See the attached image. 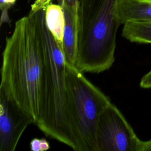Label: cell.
I'll list each match as a JSON object with an SVG mask.
<instances>
[{
    "label": "cell",
    "mask_w": 151,
    "mask_h": 151,
    "mask_svg": "<svg viewBox=\"0 0 151 151\" xmlns=\"http://www.w3.org/2000/svg\"><path fill=\"white\" fill-rule=\"evenodd\" d=\"M34 119L0 90V150L14 151Z\"/></svg>",
    "instance_id": "8992f818"
},
{
    "label": "cell",
    "mask_w": 151,
    "mask_h": 151,
    "mask_svg": "<svg viewBox=\"0 0 151 151\" xmlns=\"http://www.w3.org/2000/svg\"><path fill=\"white\" fill-rule=\"evenodd\" d=\"M45 7L18 19L2 52L0 90L29 115H40L44 68L42 24Z\"/></svg>",
    "instance_id": "6da1fadb"
},
{
    "label": "cell",
    "mask_w": 151,
    "mask_h": 151,
    "mask_svg": "<svg viewBox=\"0 0 151 151\" xmlns=\"http://www.w3.org/2000/svg\"><path fill=\"white\" fill-rule=\"evenodd\" d=\"M44 68L41 84L40 110L36 123L46 135L77 151L65 76V62L45 22L42 24Z\"/></svg>",
    "instance_id": "7a4b0ae2"
},
{
    "label": "cell",
    "mask_w": 151,
    "mask_h": 151,
    "mask_svg": "<svg viewBox=\"0 0 151 151\" xmlns=\"http://www.w3.org/2000/svg\"><path fill=\"white\" fill-rule=\"evenodd\" d=\"M123 25L124 38L132 42L151 44V22H127Z\"/></svg>",
    "instance_id": "30bf717a"
},
{
    "label": "cell",
    "mask_w": 151,
    "mask_h": 151,
    "mask_svg": "<svg viewBox=\"0 0 151 151\" xmlns=\"http://www.w3.org/2000/svg\"><path fill=\"white\" fill-rule=\"evenodd\" d=\"M30 147L32 151H46L50 148V146L45 139L34 138L30 142Z\"/></svg>",
    "instance_id": "7c38bea8"
},
{
    "label": "cell",
    "mask_w": 151,
    "mask_h": 151,
    "mask_svg": "<svg viewBox=\"0 0 151 151\" xmlns=\"http://www.w3.org/2000/svg\"><path fill=\"white\" fill-rule=\"evenodd\" d=\"M140 140L112 103L101 113L96 129L97 151H138Z\"/></svg>",
    "instance_id": "5b68a950"
},
{
    "label": "cell",
    "mask_w": 151,
    "mask_h": 151,
    "mask_svg": "<svg viewBox=\"0 0 151 151\" xmlns=\"http://www.w3.org/2000/svg\"><path fill=\"white\" fill-rule=\"evenodd\" d=\"M65 76L77 151H97L98 120L101 113L111 101L84 76L82 71L67 62Z\"/></svg>",
    "instance_id": "277c9868"
},
{
    "label": "cell",
    "mask_w": 151,
    "mask_h": 151,
    "mask_svg": "<svg viewBox=\"0 0 151 151\" xmlns=\"http://www.w3.org/2000/svg\"><path fill=\"white\" fill-rule=\"evenodd\" d=\"M138 151H151V139L147 141L140 140Z\"/></svg>",
    "instance_id": "9a60e30c"
},
{
    "label": "cell",
    "mask_w": 151,
    "mask_h": 151,
    "mask_svg": "<svg viewBox=\"0 0 151 151\" xmlns=\"http://www.w3.org/2000/svg\"><path fill=\"white\" fill-rule=\"evenodd\" d=\"M117 1L78 0L76 67L83 73H100L114 62Z\"/></svg>",
    "instance_id": "3957f363"
},
{
    "label": "cell",
    "mask_w": 151,
    "mask_h": 151,
    "mask_svg": "<svg viewBox=\"0 0 151 151\" xmlns=\"http://www.w3.org/2000/svg\"><path fill=\"white\" fill-rule=\"evenodd\" d=\"M58 1L63 8L65 17L61 51L65 61L76 67L78 0H58Z\"/></svg>",
    "instance_id": "52a82bcc"
},
{
    "label": "cell",
    "mask_w": 151,
    "mask_h": 151,
    "mask_svg": "<svg viewBox=\"0 0 151 151\" xmlns=\"http://www.w3.org/2000/svg\"><path fill=\"white\" fill-rule=\"evenodd\" d=\"M51 2L52 0H35L34 4L31 5V11H35L39 9L44 8Z\"/></svg>",
    "instance_id": "4fadbf2b"
},
{
    "label": "cell",
    "mask_w": 151,
    "mask_h": 151,
    "mask_svg": "<svg viewBox=\"0 0 151 151\" xmlns=\"http://www.w3.org/2000/svg\"><path fill=\"white\" fill-rule=\"evenodd\" d=\"M140 86L143 88H151V70L142 78Z\"/></svg>",
    "instance_id": "5bb4252c"
},
{
    "label": "cell",
    "mask_w": 151,
    "mask_h": 151,
    "mask_svg": "<svg viewBox=\"0 0 151 151\" xmlns=\"http://www.w3.org/2000/svg\"><path fill=\"white\" fill-rule=\"evenodd\" d=\"M15 1L16 0H0L1 25L3 23L10 24L11 20L8 15V11L15 4Z\"/></svg>",
    "instance_id": "8fae6325"
},
{
    "label": "cell",
    "mask_w": 151,
    "mask_h": 151,
    "mask_svg": "<svg viewBox=\"0 0 151 151\" xmlns=\"http://www.w3.org/2000/svg\"><path fill=\"white\" fill-rule=\"evenodd\" d=\"M46 25L53 36L57 45L61 50L65 25V17L60 4L52 2L45 6V14Z\"/></svg>",
    "instance_id": "9c48e42d"
},
{
    "label": "cell",
    "mask_w": 151,
    "mask_h": 151,
    "mask_svg": "<svg viewBox=\"0 0 151 151\" xmlns=\"http://www.w3.org/2000/svg\"><path fill=\"white\" fill-rule=\"evenodd\" d=\"M116 15L121 24L127 22H151V0H118Z\"/></svg>",
    "instance_id": "ba28073f"
}]
</instances>
